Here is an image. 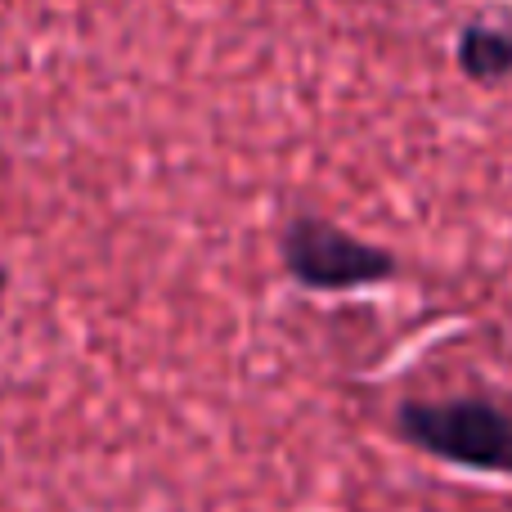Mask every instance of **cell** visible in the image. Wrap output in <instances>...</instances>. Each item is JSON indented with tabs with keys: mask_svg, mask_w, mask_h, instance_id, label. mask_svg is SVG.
Instances as JSON below:
<instances>
[{
	"mask_svg": "<svg viewBox=\"0 0 512 512\" xmlns=\"http://www.w3.org/2000/svg\"><path fill=\"white\" fill-rule=\"evenodd\" d=\"M391 432L436 463L512 477V405L499 396H405L391 409Z\"/></svg>",
	"mask_w": 512,
	"mask_h": 512,
	"instance_id": "6da1fadb",
	"label": "cell"
},
{
	"mask_svg": "<svg viewBox=\"0 0 512 512\" xmlns=\"http://www.w3.org/2000/svg\"><path fill=\"white\" fill-rule=\"evenodd\" d=\"M279 270L301 292L342 297V292L387 288L400 279V256L382 243L360 239L355 230L319 212H292L279 225Z\"/></svg>",
	"mask_w": 512,
	"mask_h": 512,
	"instance_id": "7a4b0ae2",
	"label": "cell"
},
{
	"mask_svg": "<svg viewBox=\"0 0 512 512\" xmlns=\"http://www.w3.org/2000/svg\"><path fill=\"white\" fill-rule=\"evenodd\" d=\"M454 63L472 86H504L512 77V23H468L454 41Z\"/></svg>",
	"mask_w": 512,
	"mask_h": 512,
	"instance_id": "3957f363",
	"label": "cell"
},
{
	"mask_svg": "<svg viewBox=\"0 0 512 512\" xmlns=\"http://www.w3.org/2000/svg\"><path fill=\"white\" fill-rule=\"evenodd\" d=\"M5 288H9V265L0 261V297H5Z\"/></svg>",
	"mask_w": 512,
	"mask_h": 512,
	"instance_id": "277c9868",
	"label": "cell"
}]
</instances>
